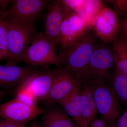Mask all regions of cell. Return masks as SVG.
Segmentation results:
<instances>
[{
	"label": "cell",
	"mask_w": 127,
	"mask_h": 127,
	"mask_svg": "<svg viewBox=\"0 0 127 127\" xmlns=\"http://www.w3.org/2000/svg\"><path fill=\"white\" fill-rule=\"evenodd\" d=\"M57 45L47 37L44 32H36L23 56L22 62L34 67L51 65L62 68L58 59Z\"/></svg>",
	"instance_id": "obj_2"
},
{
	"label": "cell",
	"mask_w": 127,
	"mask_h": 127,
	"mask_svg": "<svg viewBox=\"0 0 127 127\" xmlns=\"http://www.w3.org/2000/svg\"><path fill=\"white\" fill-rule=\"evenodd\" d=\"M44 112L36 105L26 104L16 98L0 104V117L18 122L27 123Z\"/></svg>",
	"instance_id": "obj_10"
},
{
	"label": "cell",
	"mask_w": 127,
	"mask_h": 127,
	"mask_svg": "<svg viewBox=\"0 0 127 127\" xmlns=\"http://www.w3.org/2000/svg\"><path fill=\"white\" fill-rule=\"evenodd\" d=\"M83 82V79L79 73L64 67L55 68L51 89L43 101L48 105L58 103L81 86Z\"/></svg>",
	"instance_id": "obj_7"
},
{
	"label": "cell",
	"mask_w": 127,
	"mask_h": 127,
	"mask_svg": "<svg viewBox=\"0 0 127 127\" xmlns=\"http://www.w3.org/2000/svg\"><path fill=\"white\" fill-rule=\"evenodd\" d=\"M31 127H41V125H39L36 123L32 125Z\"/></svg>",
	"instance_id": "obj_29"
},
{
	"label": "cell",
	"mask_w": 127,
	"mask_h": 127,
	"mask_svg": "<svg viewBox=\"0 0 127 127\" xmlns=\"http://www.w3.org/2000/svg\"><path fill=\"white\" fill-rule=\"evenodd\" d=\"M86 82L91 87L98 113L111 127L121 116V107L118 98L106 82Z\"/></svg>",
	"instance_id": "obj_5"
},
{
	"label": "cell",
	"mask_w": 127,
	"mask_h": 127,
	"mask_svg": "<svg viewBox=\"0 0 127 127\" xmlns=\"http://www.w3.org/2000/svg\"><path fill=\"white\" fill-rule=\"evenodd\" d=\"M88 127H111L102 119L95 118L89 125Z\"/></svg>",
	"instance_id": "obj_26"
},
{
	"label": "cell",
	"mask_w": 127,
	"mask_h": 127,
	"mask_svg": "<svg viewBox=\"0 0 127 127\" xmlns=\"http://www.w3.org/2000/svg\"><path fill=\"white\" fill-rule=\"evenodd\" d=\"M104 44H96L86 66L79 73L83 82H107L115 63L112 49Z\"/></svg>",
	"instance_id": "obj_3"
},
{
	"label": "cell",
	"mask_w": 127,
	"mask_h": 127,
	"mask_svg": "<svg viewBox=\"0 0 127 127\" xmlns=\"http://www.w3.org/2000/svg\"><path fill=\"white\" fill-rule=\"evenodd\" d=\"M7 92L6 90H0V101L7 95Z\"/></svg>",
	"instance_id": "obj_28"
},
{
	"label": "cell",
	"mask_w": 127,
	"mask_h": 127,
	"mask_svg": "<svg viewBox=\"0 0 127 127\" xmlns=\"http://www.w3.org/2000/svg\"><path fill=\"white\" fill-rule=\"evenodd\" d=\"M3 10H1V9H0V14L1 13V12H2V11H3Z\"/></svg>",
	"instance_id": "obj_30"
},
{
	"label": "cell",
	"mask_w": 127,
	"mask_h": 127,
	"mask_svg": "<svg viewBox=\"0 0 127 127\" xmlns=\"http://www.w3.org/2000/svg\"><path fill=\"white\" fill-rule=\"evenodd\" d=\"M27 123L18 122L0 117V127H26Z\"/></svg>",
	"instance_id": "obj_23"
},
{
	"label": "cell",
	"mask_w": 127,
	"mask_h": 127,
	"mask_svg": "<svg viewBox=\"0 0 127 127\" xmlns=\"http://www.w3.org/2000/svg\"><path fill=\"white\" fill-rule=\"evenodd\" d=\"M113 2L116 9L120 13L127 12V0L114 1Z\"/></svg>",
	"instance_id": "obj_25"
},
{
	"label": "cell",
	"mask_w": 127,
	"mask_h": 127,
	"mask_svg": "<svg viewBox=\"0 0 127 127\" xmlns=\"http://www.w3.org/2000/svg\"><path fill=\"white\" fill-rule=\"evenodd\" d=\"M112 49L115 67L127 76V45L117 37L113 42Z\"/></svg>",
	"instance_id": "obj_17"
},
{
	"label": "cell",
	"mask_w": 127,
	"mask_h": 127,
	"mask_svg": "<svg viewBox=\"0 0 127 127\" xmlns=\"http://www.w3.org/2000/svg\"><path fill=\"white\" fill-rule=\"evenodd\" d=\"M119 24L116 12L108 7H103L90 24L95 35L106 43L113 42L117 37Z\"/></svg>",
	"instance_id": "obj_8"
},
{
	"label": "cell",
	"mask_w": 127,
	"mask_h": 127,
	"mask_svg": "<svg viewBox=\"0 0 127 127\" xmlns=\"http://www.w3.org/2000/svg\"><path fill=\"white\" fill-rule=\"evenodd\" d=\"M48 0H13L11 7L3 11L6 21L21 25H34L47 9Z\"/></svg>",
	"instance_id": "obj_6"
},
{
	"label": "cell",
	"mask_w": 127,
	"mask_h": 127,
	"mask_svg": "<svg viewBox=\"0 0 127 127\" xmlns=\"http://www.w3.org/2000/svg\"><path fill=\"white\" fill-rule=\"evenodd\" d=\"M15 95L16 98L22 102L30 105H36V99L30 92L25 88H16Z\"/></svg>",
	"instance_id": "obj_21"
},
{
	"label": "cell",
	"mask_w": 127,
	"mask_h": 127,
	"mask_svg": "<svg viewBox=\"0 0 127 127\" xmlns=\"http://www.w3.org/2000/svg\"><path fill=\"white\" fill-rule=\"evenodd\" d=\"M64 16L67 20L71 28L80 36H82L88 31L89 27H90L88 22L81 15L73 11L65 5Z\"/></svg>",
	"instance_id": "obj_18"
},
{
	"label": "cell",
	"mask_w": 127,
	"mask_h": 127,
	"mask_svg": "<svg viewBox=\"0 0 127 127\" xmlns=\"http://www.w3.org/2000/svg\"><path fill=\"white\" fill-rule=\"evenodd\" d=\"M36 67L0 65V88H17Z\"/></svg>",
	"instance_id": "obj_12"
},
{
	"label": "cell",
	"mask_w": 127,
	"mask_h": 127,
	"mask_svg": "<svg viewBox=\"0 0 127 127\" xmlns=\"http://www.w3.org/2000/svg\"><path fill=\"white\" fill-rule=\"evenodd\" d=\"M12 1V0H0V9H5L6 7Z\"/></svg>",
	"instance_id": "obj_27"
},
{
	"label": "cell",
	"mask_w": 127,
	"mask_h": 127,
	"mask_svg": "<svg viewBox=\"0 0 127 127\" xmlns=\"http://www.w3.org/2000/svg\"><path fill=\"white\" fill-rule=\"evenodd\" d=\"M117 37L127 45V14L120 22Z\"/></svg>",
	"instance_id": "obj_22"
},
{
	"label": "cell",
	"mask_w": 127,
	"mask_h": 127,
	"mask_svg": "<svg viewBox=\"0 0 127 127\" xmlns=\"http://www.w3.org/2000/svg\"><path fill=\"white\" fill-rule=\"evenodd\" d=\"M0 14V51L7 60L8 58L7 29L6 21L4 18L3 11Z\"/></svg>",
	"instance_id": "obj_20"
},
{
	"label": "cell",
	"mask_w": 127,
	"mask_h": 127,
	"mask_svg": "<svg viewBox=\"0 0 127 127\" xmlns=\"http://www.w3.org/2000/svg\"><path fill=\"white\" fill-rule=\"evenodd\" d=\"M111 127H127V109Z\"/></svg>",
	"instance_id": "obj_24"
},
{
	"label": "cell",
	"mask_w": 127,
	"mask_h": 127,
	"mask_svg": "<svg viewBox=\"0 0 127 127\" xmlns=\"http://www.w3.org/2000/svg\"><path fill=\"white\" fill-rule=\"evenodd\" d=\"M64 8L62 0L50 1L43 18L44 34L57 46L64 18Z\"/></svg>",
	"instance_id": "obj_11"
},
{
	"label": "cell",
	"mask_w": 127,
	"mask_h": 127,
	"mask_svg": "<svg viewBox=\"0 0 127 127\" xmlns=\"http://www.w3.org/2000/svg\"><path fill=\"white\" fill-rule=\"evenodd\" d=\"M107 83L119 100L127 105V76L120 72L115 67Z\"/></svg>",
	"instance_id": "obj_16"
},
{
	"label": "cell",
	"mask_w": 127,
	"mask_h": 127,
	"mask_svg": "<svg viewBox=\"0 0 127 127\" xmlns=\"http://www.w3.org/2000/svg\"><path fill=\"white\" fill-rule=\"evenodd\" d=\"M43 113L41 127H78L63 110L52 108Z\"/></svg>",
	"instance_id": "obj_15"
},
{
	"label": "cell",
	"mask_w": 127,
	"mask_h": 127,
	"mask_svg": "<svg viewBox=\"0 0 127 127\" xmlns=\"http://www.w3.org/2000/svg\"><path fill=\"white\" fill-rule=\"evenodd\" d=\"M82 36H80L73 31L67 20L64 16L58 42V45L60 46L61 49H65L73 45Z\"/></svg>",
	"instance_id": "obj_19"
},
{
	"label": "cell",
	"mask_w": 127,
	"mask_h": 127,
	"mask_svg": "<svg viewBox=\"0 0 127 127\" xmlns=\"http://www.w3.org/2000/svg\"><path fill=\"white\" fill-rule=\"evenodd\" d=\"M80 96L82 119L86 127H88L98 113L91 87L86 82L81 84Z\"/></svg>",
	"instance_id": "obj_13"
},
{
	"label": "cell",
	"mask_w": 127,
	"mask_h": 127,
	"mask_svg": "<svg viewBox=\"0 0 127 127\" xmlns=\"http://www.w3.org/2000/svg\"><path fill=\"white\" fill-rule=\"evenodd\" d=\"M96 45L95 37L87 31L76 43L58 53L62 67L80 73L88 63Z\"/></svg>",
	"instance_id": "obj_1"
},
{
	"label": "cell",
	"mask_w": 127,
	"mask_h": 127,
	"mask_svg": "<svg viewBox=\"0 0 127 127\" xmlns=\"http://www.w3.org/2000/svg\"><path fill=\"white\" fill-rule=\"evenodd\" d=\"M81 86L75 89L70 94L58 103L62 107L64 112L73 120L78 127H87L81 117L80 96Z\"/></svg>",
	"instance_id": "obj_14"
},
{
	"label": "cell",
	"mask_w": 127,
	"mask_h": 127,
	"mask_svg": "<svg viewBox=\"0 0 127 127\" xmlns=\"http://www.w3.org/2000/svg\"><path fill=\"white\" fill-rule=\"evenodd\" d=\"M6 21L9 57L5 65H14L22 62L24 54L36 32L34 25H21Z\"/></svg>",
	"instance_id": "obj_4"
},
{
	"label": "cell",
	"mask_w": 127,
	"mask_h": 127,
	"mask_svg": "<svg viewBox=\"0 0 127 127\" xmlns=\"http://www.w3.org/2000/svg\"><path fill=\"white\" fill-rule=\"evenodd\" d=\"M55 71V68L50 67H36L17 88L27 89L36 100L43 101L51 89Z\"/></svg>",
	"instance_id": "obj_9"
}]
</instances>
